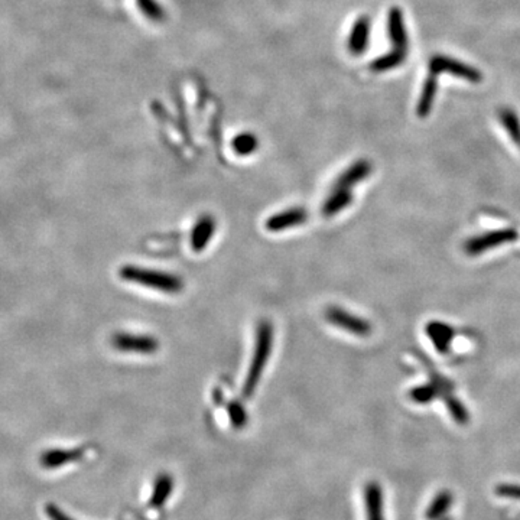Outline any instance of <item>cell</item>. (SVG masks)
Here are the masks:
<instances>
[{
    "instance_id": "cell-1",
    "label": "cell",
    "mask_w": 520,
    "mask_h": 520,
    "mask_svg": "<svg viewBox=\"0 0 520 520\" xmlns=\"http://www.w3.org/2000/svg\"><path fill=\"white\" fill-rule=\"evenodd\" d=\"M272 347H273V327H272L270 321L263 319L258 325L255 351H253L252 363L249 366V371L246 376V382L243 386V396L246 399H250L258 389L263 370L269 361Z\"/></svg>"
},
{
    "instance_id": "cell-2",
    "label": "cell",
    "mask_w": 520,
    "mask_h": 520,
    "mask_svg": "<svg viewBox=\"0 0 520 520\" xmlns=\"http://www.w3.org/2000/svg\"><path fill=\"white\" fill-rule=\"evenodd\" d=\"M119 275L126 282L136 283V285L151 288L168 295L179 294L184 290V280L179 276L168 272L126 265L120 269Z\"/></svg>"
},
{
    "instance_id": "cell-3",
    "label": "cell",
    "mask_w": 520,
    "mask_h": 520,
    "mask_svg": "<svg viewBox=\"0 0 520 520\" xmlns=\"http://www.w3.org/2000/svg\"><path fill=\"white\" fill-rule=\"evenodd\" d=\"M112 346L120 353H132V354H155L159 351V341L148 334H133V333H120L113 334Z\"/></svg>"
},
{
    "instance_id": "cell-4",
    "label": "cell",
    "mask_w": 520,
    "mask_h": 520,
    "mask_svg": "<svg viewBox=\"0 0 520 520\" xmlns=\"http://www.w3.org/2000/svg\"><path fill=\"white\" fill-rule=\"evenodd\" d=\"M516 239H517V231L514 228L494 230L492 233L480 234L467 240V243L464 245V250L468 256H479L484 252H489L494 248H500Z\"/></svg>"
},
{
    "instance_id": "cell-5",
    "label": "cell",
    "mask_w": 520,
    "mask_h": 520,
    "mask_svg": "<svg viewBox=\"0 0 520 520\" xmlns=\"http://www.w3.org/2000/svg\"><path fill=\"white\" fill-rule=\"evenodd\" d=\"M325 318L331 325L341 328L356 337H368V334H371V325L368 321L353 315L340 307H328L325 309Z\"/></svg>"
},
{
    "instance_id": "cell-6",
    "label": "cell",
    "mask_w": 520,
    "mask_h": 520,
    "mask_svg": "<svg viewBox=\"0 0 520 520\" xmlns=\"http://www.w3.org/2000/svg\"><path fill=\"white\" fill-rule=\"evenodd\" d=\"M430 73L437 75L440 74H451L458 78H464L472 84H479L483 80V74L465 63H461L455 58H450L445 55H435L430 63Z\"/></svg>"
},
{
    "instance_id": "cell-7",
    "label": "cell",
    "mask_w": 520,
    "mask_h": 520,
    "mask_svg": "<svg viewBox=\"0 0 520 520\" xmlns=\"http://www.w3.org/2000/svg\"><path fill=\"white\" fill-rule=\"evenodd\" d=\"M307 220H308V211L301 207H294L270 216L266 220L265 227L270 233H280L283 230L302 225L307 223Z\"/></svg>"
},
{
    "instance_id": "cell-8",
    "label": "cell",
    "mask_w": 520,
    "mask_h": 520,
    "mask_svg": "<svg viewBox=\"0 0 520 520\" xmlns=\"http://www.w3.org/2000/svg\"><path fill=\"white\" fill-rule=\"evenodd\" d=\"M216 228H217L216 218L210 214L201 216L197 220V223L194 224L193 231H191V249L196 253L203 252L210 245L213 235L216 233Z\"/></svg>"
},
{
    "instance_id": "cell-9",
    "label": "cell",
    "mask_w": 520,
    "mask_h": 520,
    "mask_svg": "<svg viewBox=\"0 0 520 520\" xmlns=\"http://www.w3.org/2000/svg\"><path fill=\"white\" fill-rule=\"evenodd\" d=\"M370 32H371V21L368 19V16H360L354 22L350 31L347 42V48L350 54L361 55L363 53H366L370 42Z\"/></svg>"
},
{
    "instance_id": "cell-10",
    "label": "cell",
    "mask_w": 520,
    "mask_h": 520,
    "mask_svg": "<svg viewBox=\"0 0 520 520\" xmlns=\"http://www.w3.org/2000/svg\"><path fill=\"white\" fill-rule=\"evenodd\" d=\"M364 506L367 520H385L383 490L377 482H368L364 487Z\"/></svg>"
},
{
    "instance_id": "cell-11",
    "label": "cell",
    "mask_w": 520,
    "mask_h": 520,
    "mask_svg": "<svg viewBox=\"0 0 520 520\" xmlns=\"http://www.w3.org/2000/svg\"><path fill=\"white\" fill-rule=\"evenodd\" d=\"M388 32H389V38L391 42L393 43L395 48L393 50H399V51H405L408 53V32H406V25H405V19H403V14L399 8H392L389 11V16H388Z\"/></svg>"
},
{
    "instance_id": "cell-12",
    "label": "cell",
    "mask_w": 520,
    "mask_h": 520,
    "mask_svg": "<svg viewBox=\"0 0 520 520\" xmlns=\"http://www.w3.org/2000/svg\"><path fill=\"white\" fill-rule=\"evenodd\" d=\"M371 172V164L366 159L356 161L349 169H346L334 184L339 190H351V188L364 181Z\"/></svg>"
},
{
    "instance_id": "cell-13",
    "label": "cell",
    "mask_w": 520,
    "mask_h": 520,
    "mask_svg": "<svg viewBox=\"0 0 520 520\" xmlns=\"http://www.w3.org/2000/svg\"><path fill=\"white\" fill-rule=\"evenodd\" d=\"M437 77H438L437 74L430 73V75L427 77V80H425V83H423L422 92H420V97H419L418 107H416V113L420 119L428 117V115L433 110L434 100H435V96H437V90H438Z\"/></svg>"
},
{
    "instance_id": "cell-14",
    "label": "cell",
    "mask_w": 520,
    "mask_h": 520,
    "mask_svg": "<svg viewBox=\"0 0 520 520\" xmlns=\"http://www.w3.org/2000/svg\"><path fill=\"white\" fill-rule=\"evenodd\" d=\"M353 203V194L351 190H339L334 188L333 193L325 200L322 204L321 213L324 217H334L340 214L343 210H346Z\"/></svg>"
},
{
    "instance_id": "cell-15",
    "label": "cell",
    "mask_w": 520,
    "mask_h": 520,
    "mask_svg": "<svg viewBox=\"0 0 520 520\" xmlns=\"http://www.w3.org/2000/svg\"><path fill=\"white\" fill-rule=\"evenodd\" d=\"M427 334L430 336L438 353L445 354L448 351L450 343L452 340L451 327H448L444 322H430V325H427Z\"/></svg>"
},
{
    "instance_id": "cell-16",
    "label": "cell",
    "mask_w": 520,
    "mask_h": 520,
    "mask_svg": "<svg viewBox=\"0 0 520 520\" xmlns=\"http://www.w3.org/2000/svg\"><path fill=\"white\" fill-rule=\"evenodd\" d=\"M172 489H174V480L169 474L158 476V479L155 480V484H154L152 496L149 499V506H152L155 509L162 507L166 503V500L169 499Z\"/></svg>"
},
{
    "instance_id": "cell-17",
    "label": "cell",
    "mask_w": 520,
    "mask_h": 520,
    "mask_svg": "<svg viewBox=\"0 0 520 520\" xmlns=\"http://www.w3.org/2000/svg\"><path fill=\"white\" fill-rule=\"evenodd\" d=\"M408 53L405 51H399V50H392L391 53L376 58L371 64L370 68L374 73H385V71H391L398 68L399 65H402L406 61Z\"/></svg>"
},
{
    "instance_id": "cell-18",
    "label": "cell",
    "mask_w": 520,
    "mask_h": 520,
    "mask_svg": "<svg viewBox=\"0 0 520 520\" xmlns=\"http://www.w3.org/2000/svg\"><path fill=\"white\" fill-rule=\"evenodd\" d=\"M452 502H454L452 493H450L448 490L440 492L435 496V499L431 502V504L428 506L427 511H425V519H427V520H440L441 517H444V514L447 513V510L450 509Z\"/></svg>"
},
{
    "instance_id": "cell-19",
    "label": "cell",
    "mask_w": 520,
    "mask_h": 520,
    "mask_svg": "<svg viewBox=\"0 0 520 520\" xmlns=\"http://www.w3.org/2000/svg\"><path fill=\"white\" fill-rule=\"evenodd\" d=\"M83 455V451L80 450H71V451H64V450H55V451H50L43 454L42 457V465L46 468H57V467H63L71 461L78 460Z\"/></svg>"
},
{
    "instance_id": "cell-20",
    "label": "cell",
    "mask_w": 520,
    "mask_h": 520,
    "mask_svg": "<svg viewBox=\"0 0 520 520\" xmlns=\"http://www.w3.org/2000/svg\"><path fill=\"white\" fill-rule=\"evenodd\" d=\"M231 147H233V151L238 155L248 156V155H252L256 152V149L259 147V140H258L256 134H253L250 132H245L233 139Z\"/></svg>"
},
{
    "instance_id": "cell-21",
    "label": "cell",
    "mask_w": 520,
    "mask_h": 520,
    "mask_svg": "<svg viewBox=\"0 0 520 520\" xmlns=\"http://www.w3.org/2000/svg\"><path fill=\"white\" fill-rule=\"evenodd\" d=\"M499 119L504 127V130L509 133L511 140L517 147H520V119L511 109H502L499 112Z\"/></svg>"
},
{
    "instance_id": "cell-22",
    "label": "cell",
    "mask_w": 520,
    "mask_h": 520,
    "mask_svg": "<svg viewBox=\"0 0 520 520\" xmlns=\"http://www.w3.org/2000/svg\"><path fill=\"white\" fill-rule=\"evenodd\" d=\"M136 5L149 21L161 23L166 19L165 9L156 2V0H136Z\"/></svg>"
},
{
    "instance_id": "cell-23",
    "label": "cell",
    "mask_w": 520,
    "mask_h": 520,
    "mask_svg": "<svg viewBox=\"0 0 520 520\" xmlns=\"http://www.w3.org/2000/svg\"><path fill=\"white\" fill-rule=\"evenodd\" d=\"M445 403H447V408L452 416V419L460 423V425H465L468 423L469 420V413L468 410L465 409V406L454 396H447L445 398Z\"/></svg>"
},
{
    "instance_id": "cell-24",
    "label": "cell",
    "mask_w": 520,
    "mask_h": 520,
    "mask_svg": "<svg viewBox=\"0 0 520 520\" xmlns=\"http://www.w3.org/2000/svg\"><path fill=\"white\" fill-rule=\"evenodd\" d=\"M227 412L230 416V422L233 423L234 428L240 430L248 423V412L243 408V405H240L239 402H235V400L230 402L227 405Z\"/></svg>"
},
{
    "instance_id": "cell-25",
    "label": "cell",
    "mask_w": 520,
    "mask_h": 520,
    "mask_svg": "<svg viewBox=\"0 0 520 520\" xmlns=\"http://www.w3.org/2000/svg\"><path fill=\"white\" fill-rule=\"evenodd\" d=\"M437 392L438 391L433 385H425V386L412 389L409 393V398L416 403H428L437 396Z\"/></svg>"
},
{
    "instance_id": "cell-26",
    "label": "cell",
    "mask_w": 520,
    "mask_h": 520,
    "mask_svg": "<svg viewBox=\"0 0 520 520\" xmlns=\"http://www.w3.org/2000/svg\"><path fill=\"white\" fill-rule=\"evenodd\" d=\"M496 493L506 499L520 500V486L516 484H500L496 487Z\"/></svg>"
},
{
    "instance_id": "cell-27",
    "label": "cell",
    "mask_w": 520,
    "mask_h": 520,
    "mask_svg": "<svg viewBox=\"0 0 520 520\" xmlns=\"http://www.w3.org/2000/svg\"><path fill=\"white\" fill-rule=\"evenodd\" d=\"M46 513H48V516L51 517V520H73L64 511H61L58 507H55L53 504H50L48 507H46Z\"/></svg>"
},
{
    "instance_id": "cell-28",
    "label": "cell",
    "mask_w": 520,
    "mask_h": 520,
    "mask_svg": "<svg viewBox=\"0 0 520 520\" xmlns=\"http://www.w3.org/2000/svg\"><path fill=\"white\" fill-rule=\"evenodd\" d=\"M440 520H452V517H441Z\"/></svg>"
}]
</instances>
